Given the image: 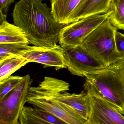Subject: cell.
<instances>
[{
  "instance_id": "cb8c5ba5",
  "label": "cell",
  "mask_w": 124,
  "mask_h": 124,
  "mask_svg": "<svg viewBox=\"0 0 124 124\" xmlns=\"http://www.w3.org/2000/svg\"></svg>"
},
{
  "instance_id": "ba28073f",
  "label": "cell",
  "mask_w": 124,
  "mask_h": 124,
  "mask_svg": "<svg viewBox=\"0 0 124 124\" xmlns=\"http://www.w3.org/2000/svg\"><path fill=\"white\" fill-rule=\"evenodd\" d=\"M84 88L89 98L91 113L86 124H124V116L102 97L91 84L86 81Z\"/></svg>"
},
{
  "instance_id": "5bb4252c",
  "label": "cell",
  "mask_w": 124,
  "mask_h": 124,
  "mask_svg": "<svg viewBox=\"0 0 124 124\" xmlns=\"http://www.w3.org/2000/svg\"><path fill=\"white\" fill-rule=\"evenodd\" d=\"M30 62L20 56H14L0 62V82Z\"/></svg>"
},
{
  "instance_id": "8992f818",
  "label": "cell",
  "mask_w": 124,
  "mask_h": 124,
  "mask_svg": "<svg viewBox=\"0 0 124 124\" xmlns=\"http://www.w3.org/2000/svg\"><path fill=\"white\" fill-rule=\"evenodd\" d=\"M33 81L29 74L24 76L17 87L0 101V124L19 122Z\"/></svg>"
},
{
  "instance_id": "ac0fdd59",
  "label": "cell",
  "mask_w": 124,
  "mask_h": 124,
  "mask_svg": "<svg viewBox=\"0 0 124 124\" xmlns=\"http://www.w3.org/2000/svg\"><path fill=\"white\" fill-rule=\"evenodd\" d=\"M23 77L11 76L0 82V101L19 84Z\"/></svg>"
},
{
  "instance_id": "4fadbf2b",
  "label": "cell",
  "mask_w": 124,
  "mask_h": 124,
  "mask_svg": "<svg viewBox=\"0 0 124 124\" xmlns=\"http://www.w3.org/2000/svg\"><path fill=\"white\" fill-rule=\"evenodd\" d=\"M0 23V44H30L27 35L21 28L9 23L7 20Z\"/></svg>"
},
{
  "instance_id": "603a6c76",
  "label": "cell",
  "mask_w": 124,
  "mask_h": 124,
  "mask_svg": "<svg viewBox=\"0 0 124 124\" xmlns=\"http://www.w3.org/2000/svg\"><path fill=\"white\" fill-rule=\"evenodd\" d=\"M20 124L19 122H18V123H16V124Z\"/></svg>"
},
{
  "instance_id": "9a60e30c",
  "label": "cell",
  "mask_w": 124,
  "mask_h": 124,
  "mask_svg": "<svg viewBox=\"0 0 124 124\" xmlns=\"http://www.w3.org/2000/svg\"><path fill=\"white\" fill-rule=\"evenodd\" d=\"M37 47L20 43L0 44V62L8 57L19 56L22 53L35 50Z\"/></svg>"
},
{
  "instance_id": "ffe728a7",
  "label": "cell",
  "mask_w": 124,
  "mask_h": 124,
  "mask_svg": "<svg viewBox=\"0 0 124 124\" xmlns=\"http://www.w3.org/2000/svg\"><path fill=\"white\" fill-rule=\"evenodd\" d=\"M14 0H0V23L6 20L9 7Z\"/></svg>"
},
{
  "instance_id": "6da1fadb",
  "label": "cell",
  "mask_w": 124,
  "mask_h": 124,
  "mask_svg": "<svg viewBox=\"0 0 124 124\" xmlns=\"http://www.w3.org/2000/svg\"><path fill=\"white\" fill-rule=\"evenodd\" d=\"M12 17L14 24L23 30L30 44L38 47L56 46L65 26L56 21L51 8L42 0H20L15 3Z\"/></svg>"
},
{
  "instance_id": "d6986e66",
  "label": "cell",
  "mask_w": 124,
  "mask_h": 124,
  "mask_svg": "<svg viewBox=\"0 0 124 124\" xmlns=\"http://www.w3.org/2000/svg\"><path fill=\"white\" fill-rule=\"evenodd\" d=\"M34 108L35 110L43 118L53 124H68L54 115L38 108Z\"/></svg>"
},
{
  "instance_id": "7c38bea8",
  "label": "cell",
  "mask_w": 124,
  "mask_h": 124,
  "mask_svg": "<svg viewBox=\"0 0 124 124\" xmlns=\"http://www.w3.org/2000/svg\"><path fill=\"white\" fill-rule=\"evenodd\" d=\"M111 1L86 0L74 14L71 23L87 17L108 13Z\"/></svg>"
},
{
  "instance_id": "2e32d148",
  "label": "cell",
  "mask_w": 124,
  "mask_h": 124,
  "mask_svg": "<svg viewBox=\"0 0 124 124\" xmlns=\"http://www.w3.org/2000/svg\"><path fill=\"white\" fill-rule=\"evenodd\" d=\"M108 17L111 23L117 29L124 30V0H111Z\"/></svg>"
},
{
  "instance_id": "7a4b0ae2",
  "label": "cell",
  "mask_w": 124,
  "mask_h": 124,
  "mask_svg": "<svg viewBox=\"0 0 124 124\" xmlns=\"http://www.w3.org/2000/svg\"><path fill=\"white\" fill-rule=\"evenodd\" d=\"M88 73L86 81L93 85L112 107L124 115V60Z\"/></svg>"
},
{
  "instance_id": "7402d4cb",
  "label": "cell",
  "mask_w": 124,
  "mask_h": 124,
  "mask_svg": "<svg viewBox=\"0 0 124 124\" xmlns=\"http://www.w3.org/2000/svg\"><path fill=\"white\" fill-rule=\"evenodd\" d=\"M55 0H50V2H51V3H52L54 1H55Z\"/></svg>"
},
{
  "instance_id": "44dd1931",
  "label": "cell",
  "mask_w": 124,
  "mask_h": 124,
  "mask_svg": "<svg viewBox=\"0 0 124 124\" xmlns=\"http://www.w3.org/2000/svg\"><path fill=\"white\" fill-rule=\"evenodd\" d=\"M116 42L117 51L124 56V34L116 31Z\"/></svg>"
},
{
  "instance_id": "9c48e42d",
  "label": "cell",
  "mask_w": 124,
  "mask_h": 124,
  "mask_svg": "<svg viewBox=\"0 0 124 124\" xmlns=\"http://www.w3.org/2000/svg\"><path fill=\"white\" fill-rule=\"evenodd\" d=\"M65 50L66 67L73 75L85 77L88 73L106 66L81 45Z\"/></svg>"
},
{
  "instance_id": "30bf717a",
  "label": "cell",
  "mask_w": 124,
  "mask_h": 124,
  "mask_svg": "<svg viewBox=\"0 0 124 124\" xmlns=\"http://www.w3.org/2000/svg\"><path fill=\"white\" fill-rule=\"evenodd\" d=\"M65 50L60 46L49 48L37 47L35 50L22 53L18 56L31 62L41 63L44 67H54L56 70L66 68Z\"/></svg>"
},
{
  "instance_id": "3957f363",
  "label": "cell",
  "mask_w": 124,
  "mask_h": 124,
  "mask_svg": "<svg viewBox=\"0 0 124 124\" xmlns=\"http://www.w3.org/2000/svg\"><path fill=\"white\" fill-rule=\"evenodd\" d=\"M117 29L108 18L92 31L81 45L106 66L124 59L116 42Z\"/></svg>"
},
{
  "instance_id": "52a82bcc",
  "label": "cell",
  "mask_w": 124,
  "mask_h": 124,
  "mask_svg": "<svg viewBox=\"0 0 124 124\" xmlns=\"http://www.w3.org/2000/svg\"><path fill=\"white\" fill-rule=\"evenodd\" d=\"M110 12L83 18L65 25L59 36L60 46L65 50L80 46L87 36L108 18Z\"/></svg>"
},
{
  "instance_id": "e0dca14e",
  "label": "cell",
  "mask_w": 124,
  "mask_h": 124,
  "mask_svg": "<svg viewBox=\"0 0 124 124\" xmlns=\"http://www.w3.org/2000/svg\"><path fill=\"white\" fill-rule=\"evenodd\" d=\"M20 124H53L40 116L31 106H25L19 118Z\"/></svg>"
},
{
  "instance_id": "5b68a950",
  "label": "cell",
  "mask_w": 124,
  "mask_h": 124,
  "mask_svg": "<svg viewBox=\"0 0 124 124\" xmlns=\"http://www.w3.org/2000/svg\"><path fill=\"white\" fill-rule=\"evenodd\" d=\"M50 94L57 100L66 105L81 116L88 120L91 113L89 96L84 91L79 94H71L69 83L62 79L45 77L41 82Z\"/></svg>"
},
{
  "instance_id": "8fae6325",
  "label": "cell",
  "mask_w": 124,
  "mask_h": 124,
  "mask_svg": "<svg viewBox=\"0 0 124 124\" xmlns=\"http://www.w3.org/2000/svg\"><path fill=\"white\" fill-rule=\"evenodd\" d=\"M86 0H55L51 9L56 21L65 25L71 24L76 9Z\"/></svg>"
},
{
  "instance_id": "277c9868",
  "label": "cell",
  "mask_w": 124,
  "mask_h": 124,
  "mask_svg": "<svg viewBox=\"0 0 124 124\" xmlns=\"http://www.w3.org/2000/svg\"><path fill=\"white\" fill-rule=\"evenodd\" d=\"M27 103L54 115L67 124H86V121L76 112L53 97L41 82L37 86L30 88Z\"/></svg>"
}]
</instances>
